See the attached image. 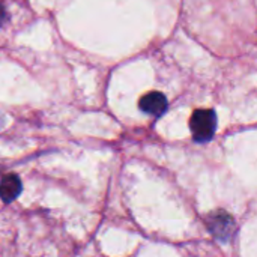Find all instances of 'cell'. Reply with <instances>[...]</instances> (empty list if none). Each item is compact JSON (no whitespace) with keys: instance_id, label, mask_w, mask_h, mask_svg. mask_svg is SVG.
Returning <instances> with one entry per match:
<instances>
[{"instance_id":"cell-1","label":"cell","mask_w":257,"mask_h":257,"mask_svg":"<svg viewBox=\"0 0 257 257\" xmlns=\"http://www.w3.org/2000/svg\"><path fill=\"white\" fill-rule=\"evenodd\" d=\"M193 139L199 143L209 142L217 131V114L214 110H196L190 119Z\"/></svg>"},{"instance_id":"cell-2","label":"cell","mask_w":257,"mask_h":257,"mask_svg":"<svg viewBox=\"0 0 257 257\" xmlns=\"http://www.w3.org/2000/svg\"><path fill=\"white\" fill-rule=\"evenodd\" d=\"M208 227L212 235L220 241H229L235 230V220L224 211L215 212L208 220Z\"/></svg>"},{"instance_id":"cell-3","label":"cell","mask_w":257,"mask_h":257,"mask_svg":"<svg viewBox=\"0 0 257 257\" xmlns=\"http://www.w3.org/2000/svg\"><path fill=\"white\" fill-rule=\"evenodd\" d=\"M140 110L152 114V116H161L167 110V98L161 92H149L140 99Z\"/></svg>"},{"instance_id":"cell-4","label":"cell","mask_w":257,"mask_h":257,"mask_svg":"<svg viewBox=\"0 0 257 257\" xmlns=\"http://www.w3.org/2000/svg\"><path fill=\"white\" fill-rule=\"evenodd\" d=\"M21 193V181L15 175H8L0 182V197L3 202L9 203L15 200Z\"/></svg>"},{"instance_id":"cell-5","label":"cell","mask_w":257,"mask_h":257,"mask_svg":"<svg viewBox=\"0 0 257 257\" xmlns=\"http://www.w3.org/2000/svg\"><path fill=\"white\" fill-rule=\"evenodd\" d=\"M5 20H6V11H5V8L0 5V24H3Z\"/></svg>"}]
</instances>
